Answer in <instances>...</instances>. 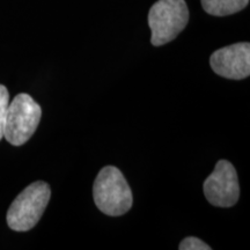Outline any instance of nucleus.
Returning a JSON list of instances; mask_svg holds the SVG:
<instances>
[{"mask_svg": "<svg viewBox=\"0 0 250 250\" xmlns=\"http://www.w3.org/2000/svg\"><path fill=\"white\" fill-rule=\"evenodd\" d=\"M94 203L104 214L120 217L132 208L133 197L122 171L114 166L102 168L93 187Z\"/></svg>", "mask_w": 250, "mask_h": 250, "instance_id": "1", "label": "nucleus"}, {"mask_svg": "<svg viewBox=\"0 0 250 250\" xmlns=\"http://www.w3.org/2000/svg\"><path fill=\"white\" fill-rule=\"evenodd\" d=\"M51 190L43 181L31 183L9 206L7 224L11 229L27 232L36 226L49 204Z\"/></svg>", "mask_w": 250, "mask_h": 250, "instance_id": "2", "label": "nucleus"}, {"mask_svg": "<svg viewBox=\"0 0 250 250\" xmlns=\"http://www.w3.org/2000/svg\"><path fill=\"white\" fill-rule=\"evenodd\" d=\"M189 21L186 0H159L149 9L151 43L161 46L176 39Z\"/></svg>", "mask_w": 250, "mask_h": 250, "instance_id": "3", "label": "nucleus"}, {"mask_svg": "<svg viewBox=\"0 0 250 250\" xmlns=\"http://www.w3.org/2000/svg\"><path fill=\"white\" fill-rule=\"evenodd\" d=\"M42 109L28 94L21 93L8 104L4 125V137L13 146L29 140L39 126Z\"/></svg>", "mask_w": 250, "mask_h": 250, "instance_id": "4", "label": "nucleus"}, {"mask_svg": "<svg viewBox=\"0 0 250 250\" xmlns=\"http://www.w3.org/2000/svg\"><path fill=\"white\" fill-rule=\"evenodd\" d=\"M204 195L208 203L218 208H230L240 197V186L234 166L220 160L204 182Z\"/></svg>", "mask_w": 250, "mask_h": 250, "instance_id": "5", "label": "nucleus"}, {"mask_svg": "<svg viewBox=\"0 0 250 250\" xmlns=\"http://www.w3.org/2000/svg\"><path fill=\"white\" fill-rule=\"evenodd\" d=\"M210 65L214 73L226 79H246L250 74V44L242 42L217 50L211 56Z\"/></svg>", "mask_w": 250, "mask_h": 250, "instance_id": "6", "label": "nucleus"}, {"mask_svg": "<svg viewBox=\"0 0 250 250\" xmlns=\"http://www.w3.org/2000/svg\"><path fill=\"white\" fill-rule=\"evenodd\" d=\"M249 4V0H202L206 13L214 17H226L242 11Z\"/></svg>", "mask_w": 250, "mask_h": 250, "instance_id": "7", "label": "nucleus"}, {"mask_svg": "<svg viewBox=\"0 0 250 250\" xmlns=\"http://www.w3.org/2000/svg\"><path fill=\"white\" fill-rule=\"evenodd\" d=\"M9 104V94L4 85H0V140L4 137V125Z\"/></svg>", "mask_w": 250, "mask_h": 250, "instance_id": "8", "label": "nucleus"}, {"mask_svg": "<svg viewBox=\"0 0 250 250\" xmlns=\"http://www.w3.org/2000/svg\"><path fill=\"white\" fill-rule=\"evenodd\" d=\"M180 250H211V247L198 237L188 236L180 243Z\"/></svg>", "mask_w": 250, "mask_h": 250, "instance_id": "9", "label": "nucleus"}]
</instances>
